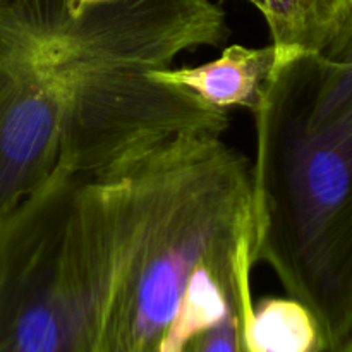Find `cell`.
<instances>
[{
    "instance_id": "2",
    "label": "cell",
    "mask_w": 352,
    "mask_h": 352,
    "mask_svg": "<svg viewBox=\"0 0 352 352\" xmlns=\"http://www.w3.org/2000/svg\"><path fill=\"white\" fill-rule=\"evenodd\" d=\"M253 117L258 263L311 309L332 352L352 332V67L294 55Z\"/></svg>"
},
{
    "instance_id": "10",
    "label": "cell",
    "mask_w": 352,
    "mask_h": 352,
    "mask_svg": "<svg viewBox=\"0 0 352 352\" xmlns=\"http://www.w3.org/2000/svg\"><path fill=\"white\" fill-rule=\"evenodd\" d=\"M246 2L251 3V6H253L254 9H256V2H258V0H246Z\"/></svg>"
},
{
    "instance_id": "9",
    "label": "cell",
    "mask_w": 352,
    "mask_h": 352,
    "mask_svg": "<svg viewBox=\"0 0 352 352\" xmlns=\"http://www.w3.org/2000/svg\"><path fill=\"white\" fill-rule=\"evenodd\" d=\"M332 352H352V332L349 333V337H347V339L344 340V342L340 344L337 349H333Z\"/></svg>"
},
{
    "instance_id": "3",
    "label": "cell",
    "mask_w": 352,
    "mask_h": 352,
    "mask_svg": "<svg viewBox=\"0 0 352 352\" xmlns=\"http://www.w3.org/2000/svg\"><path fill=\"white\" fill-rule=\"evenodd\" d=\"M100 291L98 192L58 168L0 220V352H96Z\"/></svg>"
},
{
    "instance_id": "5",
    "label": "cell",
    "mask_w": 352,
    "mask_h": 352,
    "mask_svg": "<svg viewBox=\"0 0 352 352\" xmlns=\"http://www.w3.org/2000/svg\"><path fill=\"white\" fill-rule=\"evenodd\" d=\"M352 0H258L270 43L285 57L320 54L346 16Z\"/></svg>"
},
{
    "instance_id": "4",
    "label": "cell",
    "mask_w": 352,
    "mask_h": 352,
    "mask_svg": "<svg viewBox=\"0 0 352 352\" xmlns=\"http://www.w3.org/2000/svg\"><path fill=\"white\" fill-rule=\"evenodd\" d=\"M287 58L278 48L230 45L222 55L195 67H172L151 71V78L177 86L212 109L229 112L244 109L256 113L270 88L274 76Z\"/></svg>"
},
{
    "instance_id": "1",
    "label": "cell",
    "mask_w": 352,
    "mask_h": 352,
    "mask_svg": "<svg viewBox=\"0 0 352 352\" xmlns=\"http://www.w3.org/2000/svg\"><path fill=\"white\" fill-rule=\"evenodd\" d=\"M227 36L213 0H0V126L48 175L223 134L229 112L150 72Z\"/></svg>"
},
{
    "instance_id": "8",
    "label": "cell",
    "mask_w": 352,
    "mask_h": 352,
    "mask_svg": "<svg viewBox=\"0 0 352 352\" xmlns=\"http://www.w3.org/2000/svg\"><path fill=\"white\" fill-rule=\"evenodd\" d=\"M320 54L333 64L352 67V3L337 26L336 33Z\"/></svg>"
},
{
    "instance_id": "6",
    "label": "cell",
    "mask_w": 352,
    "mask_h": 352,
    "mask_svg": "<svg viewBox=\"0 0 352 352\" xmlns=\"http://www.w3.org/2000/svg\"><path fill=\"white\" fill-rule=\"evenodd\" d=\"M253 336L261 352H327L318 320L291 296L254 302Z\"/></svg>"
},
{
    "instance_id": "7",
    "label": "cell",
    "mask_w": 352,
    "mask_h": 352,
    "mask_svg": "<svg viewBox=\"0 0 352 352\" xmlns=\"http://www.w3.org/2000/svg\"><path fill=\"white\" fill-rule=\"evenodd\" d=\"M253 287L237 296L226 315L191 339L182 352H261L253 336Z\"/></svg>"
}]
</instances>
